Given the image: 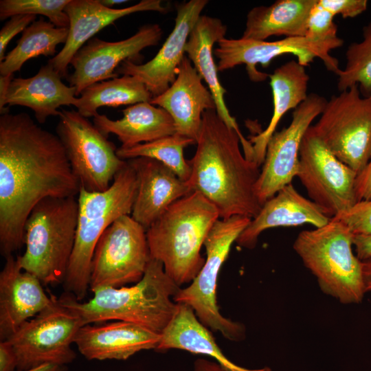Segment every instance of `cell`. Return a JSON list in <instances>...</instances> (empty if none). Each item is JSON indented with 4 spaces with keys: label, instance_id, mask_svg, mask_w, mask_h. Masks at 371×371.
<instances>
[{
    "label": "cell",
    "instance_id": "8",
    "mask_svg": "<svg viewBox=\"0 0 371 371\" xmlns=\"http://www.w3.org/2000/svg\"><path fill=\"white\" fill-rule=\"evenodd\" d=\"M251 220L247 216H234L219 218L214 223L204 242L206 258L202 269L190 284L181 289L173 298L177 304L190 306L203 325L230 341L245 339V328L221 314L216 300L218 277L232 245Z\"/></svg>",
    "mask_w": 371,
    "mask_h": 371
},
{
    "label": "cell",
    "instance_id": "4",
    "mask_svg": "<svg viewBox=\"0 0 371 371\" xmlns=\"http://www.w3.org/2000/svg\"><path fill=\"white\" fill-rule=\"evenodd\" d=\"M216 207L192 191L176 201L146 229L150 258L160 261L179 286L192 282L205 259L201 249L214 223Z\"/></svg>",
    "mask_w": 371,
    "mask_h": 371
},
{
    "label": "cell",
    "instance_id": "31",
    "mask_svg": "<svg viewBox=\"0 0 371 371\" xmlns=\"http://www.w3.org/2000/svg\"><path fill=\"white\" fill-rule=\"evenodd\" d=\"M68 33V28L56 27L43 18L34 21L0 63V76L13 75L27 60L39 56H55L57 45L66 43Z\"/></svg>",
    "mask_w": 371,
    "mask_h": 371
},
{
    "label": "cell",
    "instance_id": "34",
    "mask_svg": "<svg viewBox=\"0 0 371 371\" xmlns=\"http://www.w3.org/2000/svg\"><path fill=\"white\" fill-rule=\"evenodd\" d=\"M70 0H1L0 19L17 14L43 15L58 27H69L65 7Z\"/></svg>",
    "mask_w": 371,
    "mask_h": 371
},
{
    "label": "cell",
    "instance_id": "37",
    "mask_svg": "<svg viewBox=\"0 0 371 371\" xmlns=\"http://www.w3.org/2000/svg\"><path fill=\"white\" fill-rule=\"evenodd\" d=\"M36 18V16L32 14L14 15L2 27L0 31V63L5 56V49L11 40L35 21Z\"/></svg>",
    "mask_w": 371,
    "mask_h": 371
},
{
    "label": "cell",
    "instance_id": "2",
    "mask_svg": "<svg viewBox=\"0 0 371 371\" xmlns=\"http://www.w3.org/2000/svg\"><path fill=\"white\" fill-rule=\"evenodd\" d=\"M187 181L218 210L220 218L234 216L254 218L260 204L254 191L260 166L247 159L236 131L229 127L216 109L205 111Z\"/></svg>",
    "mask_w": 371,
    "mask_h": 371
},
{
    "label": "cell",
    "instance_id": "16",
    "mask_svg": "<svg viewBox=\"0 0 371 371\" xmlns=\"http://www.w3.org/2000/svg\"><path fill=\"white\" fill-rule=\"evenodd\" d=\"M163 31L158 24L142 26L131 37L114 42L94 37L90 39L72 58L73 72L67 79L76 89V96L89 85L118 77L117 68L125 60L137 63L145 48L157 45Z\"/></svg>",
    "mask_w": 371,
    "mask_h": 371
},
{
    "label": "cell",
    "instance_id": "42",
    "mask_svg": "<svg viewBox=\"0 0 371 371\" xmlns=\"http://www.w3.org/2000/svg\"><path fill=\"white\" fill-rule=\"evenodd\" d=\"M13 75L0 76V113L1 115L9 113V108L5 107V100Z\"/></svg>",
    "mask_w": 371,
    "mask_h": 371
},
{
    "label": "cell",
    "instance_id": "17",
    "mask_svg": "<svg viewBox=\"0 0 371 371\" xmlns=\"http://www.w3.org/2000/svg\"><path fill=\"white\" fill-rule=\"evenodd\" d=\"M207 3V0H190L179 4L175 27L155 56L144 64L125 60L115 73L136 78L153 98L163 93L176 79L189 35Z\"/></svg>",
    "mask_w": 371,
    "mask_h": 371
},
{
    "label": "cell",
    "instance_id": "18",
    "mask_svg": "<svg viewBox=\"0 0 371 371\" xmlns=\"http://www.w3.org/2000/svg\"><path fill=\"white\" fill-rule=\"evenodd\" d=\"M168 10L161 0H142L124 8H110L100 0H70L65 12L69 21V33L62 49L47 62L62 78H67V69L77 51L105 27L133 13Z\"/></svg>",
    "mask_w": 371,
    "mask_h": 371
},
{
    "label": "cell",
    "instance_id": "1",
    "mask_svg": "<svg viewBox=\"0 0 371 371\" xmlns=\"http://www.w3.org/2000/svg\"><path fill=\"white\" fill-rule=\"evenodd\" d=\"M57 136L25 113L0 117V251L6 257L24 245V227L35 205L49 197L78 195Z\"/></svg>",
    "mask_w": 371,
    "mask_h": 371
},
{
    "label": "cell",
    "instance_id": "20",
    "mask_svg": "<svg viewBox=\"0 0 371 371\" xmlns=\"http://www.w3.org/2000/svg\"><path fill=\"white\" fill-rule=\"evenodd\" d=\"M202 80L192 62L185 56L173 83L150 102L170 114L175 122L177 134L196 142L203 113L216 109L213 96Z\"/></svg>",
    "mask_w": 371,
    "mask_h": 371
},
{
    "label": "cell",
    "instance_id": "23",
    "mask_svg": "<svg viewBox=\"0 0 371 371\" xmlns=\"http://www.w3.org/2000/svg\"><path fill=\"white\" fill-rule=\"evenodd\" d=\"M227 26L219 19L201 15L189 35L185 52L207 84L215 102L218 115L229 127L236 131L245 157L251 159L252 144L243 135L236 119L229 113L225 101L226 90L220 82L218 70L213 57L214 45L225 38Z\"/></svg>",
    "mask_w": 371,
    "mask_h": 371
},
{
    "label": "cell",
    "instance_id": "10",
    "mask_svg": "<svg viewBox=\"0 0 371 371\" xmlns=\"http://www.w3.org/2000/svg\"><path fill=\"white\" fill-rule=\"evenodd\" d=\"M56 135L80 187L102 192L112 183L126 160L117 155L115 144L77 111L62 109Z\"/></svg>",
    "mask_w": 371,
    "mask_h": 371
},
{
    "label": "cell",
    "instance_id": "15",
    "mask_svg": "<svg viewBox=\"0 0 371 371\" xmlns=\"http://www.w3.org/2000/svg\"><path fill=\"white\" fill-rule=\"evenodd\" d=\"M326 99L310 93L293 112L289 126L269 139L254 191L261 205L297 177L302 139L313 121L322 113Z\"/></svg>",
    "mask_w": 371,
    "mask_h": 371
},
{
    "label": "cell",
    "instance_id": "13",
    "mask_svg": "<svg viewBox=\"0 0 371 371\" xmlns=\"http://www.w3.org/2000/svg\"><path fill=\"white\" fill-rule=\"evenodd\" d=\"M357 176L326 147L311 126L302 141L297 177L311 200L326 216L333 218L357 203Z\"/></svg>",
    "mask_w": 371,
    "mask_h": 371
},
{
    "label": "cell",
    "instance_id": "46",
    "mask_svg": "<svg viewBox=\"0 0 371 371\" xmlns=\"http://www.w3.org/2000/svg\"><path fill=\"white\" fill-rule=\"evenodd\" d=\"M102 5L107 8H113V6L128 2L126 0H100Z\"/></svg>",
    "mask_w": 371,
    "mask_h": 371
},
{
    "label": "cell",
    "instance_id": "35",
    "mask_svg": "<svg viewBox=\"0 0 371 371\" xmlns=\"http://www.w3.org/2000/svg\"><path fill=\"white\" fill-rule=\"evenodd\" d=\"M334 14L323 8L317 0L311 10L305 37L317 42L335 41L337 36V27L334 22Z\"/></svg>",
    "mask_w": 371,
    "mask_h": 371
},
{
    "label": "cell",
    "instance_id": "27",
    "mask_svg": "<svg viewBox=\"0 0 371 371\" xmlns=\"http://www.w3.org/2000/svg\"><path fill=\"white\" fill-rule=\"evenodd\" d=\"M306 67L297 60H290L277 67L269 75L273 97V114L267 127L250 137L253 161L260 167L265 160L267 144L277 126L289 110L297 108L307 96L309 76Z\"/></svg>",
    "mask_w": 371,
    "mask_h": 371
},
{
    "label": "cell",
    "instance_id": "12",
    "mask_svg": "<svg viewBox=\"0 0 371 371\" xmlns=\"http://www.w3.org/2000/svg\"><path fill=\"white\" fill-rule=\"evenodd\" d=\"M150 258L146 229L130 215L120 216L103 232L95 246L90 290L137 282Z\"/></svg>",
    "mask_w": 371,
    "mask_h": 371
},
{
    "label": "cell",
    "instance_id": "25",
    "mask_svg": "<svg viewBox=\"0 0 371 371\" xmlns=\"http://www.w3.org/2000/svg\"><path fill=\"white\" fill-rule=\"evenodd\" d=\"M49 65L40 68L34 76L16 78L11 81L5 100L8 106L19 105L30 108L40 124L49 116H58L62 106H75L78 97L74 87L67 86Z\"/></svg>",
    "mask_w": 371,
    "mask_h": 371
},
{
    "label": "cell",
    "instance_id": "32",
    "mask_svg": "<svg viewBox=\"0 0 371 371\" xmlns=\"http://www.w3.org/2000/svg\"><path fill=\"white\" fill-rule=\"evenodd\" d=\"M194 144H196L194 140L175 133L151 142L128 148L120 147L116 153L123 160L140 157L154 159L172 170L180 179L188 181L191 167L189 161L184 158L183 149Z\"/></svg>",
    "mask_w": 371,
    "mask_h": 371
},
{
    "label": "cell",
    "instance_id": "22",
    "mask_svg": "<svg viewBox=\"0 0 371 371\" xmlns=\"http://www.w3.org/2000/svg\"><path fill=\"white\" fill-rule=\"evenodd\" d=\"M161 334L139 325L113 321L82 326L74 344L89 360H125L144 350H155Z\"/></svg>",
    "mask_w": 371,
    "mask_h": 371
},
{
    "label": "cell",
    "instance_id": "28",
    "mask_svg": "<svg viewBox=\"0 0 371 371\" xmlns=\"http://www.w3.org/2000/svg\"><path fill=\"white\" fill-rule=\"evenodd\" d=\"M155 350L179 349L195 354L210 356L224 371H272L265 367L248 369L229 360L216 344L207 328L196 317L194 310L184 304H178L174 317L161 334Z\"/></svg>",
    "mask_w": 371,
    "mask_h": 371
},
{
    "label": "cell",
    "instance_id": "21",
    "mask_svg": "<svg viewBox=\"0 0 371 371\" xmlns=\"http://www.w3.org/2000/svg\"><path fill=\"white\" fill-rule=\"evenodd\" d=\"M127 161L137 179L131 216L146 230L173 203L192 192L187 181L157 160L140 157Z\"/></svg>",
    "mask_w": 371,
    "mask_h": 371
},
{
    "label": "cell",
    "instance_id": "39",
    "mask_svg": "<svg viewBox=\"0 0 371 371\" xmlns=\"http://www.w3.org/2000/svg\"><path fill=\"white\" fill-rule=\"evenodd\" d=\"M355 193L357 202L371 200V159L357 176Z\"/></svg>",
    "mask_w": 371,
    "mask_h": 371
},
{
    "label": "cell",
    "instance_id": "7",
    "mask_svg": "<svg viewBox=\"0 0 371 371\" xmlns=\"http://www.w3.org/2000/svg\"><path fill=\"white\" fill-rule=\"evenodd\" d=\"M354 234L339 221L301 232L293 249L326 294L343 304H357L366 293L361 260L352 251Z\"/></svg>",
    "mask_w": 371,
    "mask_h": 371
},
{
    "label": "cell",
    "instance_id": "44",
    "mask_svg": "<svg viewBox=\"0 0 371 371\" xmlns=\"http://www.w3.org/2000/svg\"><path fill=\"white\" fill-rule=\"evenodd\" d=\"M362 277L366 293L371 291V258L361 260Z\"/></svg>",
    "mask_w": 371,
    "mask_h": 371
},
{
    "label": "cell",
    "instance_id": "29",
    "mask_svg": "<svg viewBox=\"0 0 371 371\" xmlns=\"http://www.w3.org/2000/svg\"><path fill=\"white\" fill-rule=\"evenodd\" d=\"M317 0H278L257 6L247 14L244 39L265 41L272 36L305 37L311 9Z\"/></svg>",
    "mask_w": 371,
    "mask_h": 371
},
{
    "label": "cell",
    "instance_id": "45",
    "mask_svg": "<svg viewBox=\"0 0 371 371\" xmlns=\"http://www.w3.org/2000/svg\"><path fill=\"white\" fill-rule=\"evenodd\" d=\"M65 366H60L57 364H44L34 368L16 371H65Z\"/></svg>",
    "mask_w": 371,
    "mask_h": 371
},
{
    "label": "cell",
    "instance_id": "6",
    "mask_svg": "<svg viewBox=\"0 0 371 371\" xmlns=\"http://www.w3.org/2000/svg\"><path fill=\"white\" fill-rule=\"evenodd\" d=\"M78 215L76 196L49 197L31 211L24 227L23 270L44 286L64 283L74 247Z\"/></svg>",
    "mask_w": 371,
    "mask_h": 371
},
{
    "label": "cell",
    "instance_id": "26",
    "mask_svg": "<svg viewBox=\"0 0 371 371\" xmlns=\"http://www.w3.org/2000/svg\"><path fill=\"white\" fill-rule=\"evenodd\" d=\"M122 113L123 117L117 120L99 113L93 117L95 126L106 137L111 133L115 135L122 143L120 147L151 142L176 133L170 114L150 102L130 105Z\"/></svg>",
    "mask_w": 371,
    "mask_h": 371
},
{
    "label": "cell",
    "instance_id": "41",
    "mask_svg": "<svg viewBox=\"0 0 371 371\" xmlns=\"http://www.w3.org/2000/svg\"><path fill=\"white\" fill-rule=\"evenodd\" d=\"M353 246L360 260L371 258V234L354 235Z\"/></svg>",
    "mask_w": 371,
    "mask_h": 371
},
{
    "label": "cell",
    "instance_id": "5",
    "mask_svg": "<svg viewBox=\"0 0 371 371\" xmlns=\"http://www.w3.org/2000/svg\"><path fill=\"white\" fill-rule=\"evenodd\" d=\"M137 188L136 173L126 160L109 188L89 192L80 187L76 235L64 286L80 301L89 288L91 264L103 232L118 218L132 212Z\"/></svg>",
    "mask_w": 371,
    "mask_h": 371
},
{
    "label": "cell",
    "instance_id": "9",
    "mask_svg": "<svg viewBox=\"0 0 371 371\" xmlns=\"http://www.w3.org/2000/svg\"><path fill=\"white\" fill-rule=\"evenodd\" d=\"M326 147L357 175L371 159V95L358 85L327 100L319 120L311 126Z\"/></svg>",
    "mask_w": 371,
    "mask_h": 371
},
{
    "label": "cell",
    "instance_id": "38",
    "mask_svg": "<svg viewBox=\"0 0 371 371\" xmlns=\"http://www.w3.org/2000/svg\"><path fill=\"white\" fill-rule=\"evenodd\" d=\"M325 9L343 18L355 17L367 10V0H318Z\"/></svg>",
    "mask_w": 371,
    "mask_h": 371
},
{
    "label": "cell",
    "instance_id": "40",
    "mask_svg": "<svg viewBox=\"0 0 371 371\" xmlns=\"http://www.w3.org/2000/svg\"><path fill=\"white\" fill-rule=\"evenodd\" d=\"M17 357L12 345L7 340L0 341V371H15Z\"/></svg>",
    "mask_w": 371,
    "mask_h": 371
},
{
    "label": "cell",
    "instance_id": "19",
    "mask_svg": "<svg viewBox=\"0 0 371 371\" xmlns=\"http://www.w3.org/2000/svg\"><path fill=\"white\" fill-rule=\"evenodd\" d=\"M0 273V339L5 340L25 322L48 307L54 295L44 291L34 275L21 267L10 255Z\"/></svg>",
    "mask_w": 371,
    "mask_h": 371
},
{
    "label": "cell",
    "instance_id": "33",
    "mask_svg": "<svg viewBox=\"0 0 371 371\" xmlns=\"http://www.w3.org/2000/svg\"><path fill=\"white\" fill-rule=\"evenodd\" d=\"M346 65L336 74L339 91L358 85L362 96L371 95V21L363 26L362 40L352 43L346 52Z\"/></svg>",
    "mask_w": 371,
    "mask_h": 371
},
{
    "label": "cell",
    "instance_id": "43",
    "mask_svg": "<svg viewBox=\"0 0 371 371\" xmlns=\"http://www.w3.org/2000/svg\"><path fill=\"white\" fill-rule=\"evenodd\" d=\"M194 371H224L215 361L199 359L194 363Z\"/></svg>",
    "mask_w": 371,
    "mask_h": 371
},
{
    "label": "cell",
    "instance_id": "36",
    "mask_svg": "<svg viewBox=\"0 0 371 371\" xmlns=\"http://www.w3.org/2000/svg\"><path fill=\"white\" fill-rule=\"evenodd\" d=\"M332 219L346 225L354 235L371 234V200L357 202Z\"/></svg>",
    "mask_w": 371,
    "mask_h": 371
},
{
    "label": "cell",
    "instance_id": "30",
    "mask_svg": "<svg viewBox=\"0 0 371 371\" xmlns=\"http://www.w3.org/2000/svg\"><path fill=\"white\" fill-rule=\"evenodd\" d=\"M153 97L145 85L136 78L121 77L98 82L86 87L78 97L75 106L82 116H95L102 106L116 107L150 102Z\"/></svg>",
    "mask_w": 371,
    "mask_h": 371
},
{
    "label": "cell",
    "instance_id": "3",
    "mask_svg": "<svg viewBox=\"0 0 371 371\" xmlns=\"http://www.w3.org/2000/svg\"><path fill=\"white\" fill-rule=\"evenodd\" d=\"M180 289L163 264L150 258L144 276L133 286L98 288L85 302L67 292L58 301L75 312L84 325L123 321L161 334L177 311L173 298Z\"/></svg>",
    "mask_w": 371,
    "mask_h": 371
},
{
    "label": "cell",
    "instance_id": "24",
    "mask_svg": "<svg viewBox=\"0 0 371 371\" xmlns=\"http://www.w3.org/2000/svg\"><path fill=\"white\" fill-rule=\"evenodd\" d=\"M330 219L316 203L301 195L291 183L262 205L236 242L240 247L253 249L260 234L266 229L304 224L320 227Z\"/></svg>",
    "mask_w": 371,
    "mask_h": 371
},
{
    "label": "cell",
    "instance_id": "11",
    "mask_svg": "<svg viewBox=\"0 0 371 371\" xmlns=\"http://www.w3.org/2000/svg\"><path fill=\"white\" fill-rule=\"evenodd\" d=\"M82 326L81 318L62 305L54 295L48 307L23 323L5 339L16 355L17 370L71 363L76 356L71 344Z\"/></svg>",
    "mask_w": 371,
    "mask_h": 371
},
{
    "label": "cell",
    "instance_id": "14",
    "mask_svg": "<svg viewBox=\"0 0 371 371\" xmlns=\"http://www.w3.org/2000/svg\"><path fill=\"white\" fill-rule=\"evenodd\" d=\"M341 38L328 42H317L306 37L284 38L275 41L223 38L217 43L214 54L218 58V70L223 71L245 65L252 81L265 80L269 75L256 69V65L269 66L271 61L283 54H293L297 61L307 67L315 58H319L326 69L337 74L340 70L337 59L330 51L341 47Z\"/></svg>",
    "mask_w": 371,
    "mask_h": 371
}]
</instances>
